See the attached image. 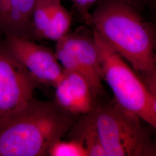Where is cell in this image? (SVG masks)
<instances>
[{
	"label": "cell",
	"mask_w": 156,
	"mask_h": 156,
	"mask_svg": "<svg viewBox=\"0 0 156 156\" xmlns=\"http://www.w3.org/2000/svg\"><path fill=\"white\" fill-rule=\"evenodd\" d=\"M39 84L0 41V121L32 100Z\"/></svg>",
	"instance_id": "obj_5"
},
{
	"label": "cell",
	"mask_w": 156,
	"mask_h": 156,
	"mask_svg": "<svg viewBox=\"0 0 156 156\" xmlns=\"http://www.w3.org/2000/svg\"><path fill=\"white\" fill-rule=\"evenodd\" d=\"M8 50L39 84L54 87L62 78L64 69L55 51L33 40L15 35L5 37Z\"/></svg>",
	"instance_id": "obj_6"
},
{
	"label": "cell",
	"mask_w": 156,
	"mask_h": 156,
	"mask_svg": "<svg viewBox=\"0 0 156 156\" xmlns=\"http://www.w3.org/2000/svg\"><path fill=\"white\" fill-rule=\"evenodd\" d=\"M79 123L78 133L75 136L81 140L88 156H106V152L94 123L89 116Z\"/></svg>",
	"instance_id": "obj_10"
},
{
	"label": "cell",
	"mask_w": 156,
	"mask_h": 156,
	"mask_svg": "<svg viewBox=\"0 0 156 156\" xmlns=\"http://www.w3.org/2000/svg\"><path fill=\"white\" fill-rule=\"evenodd\" d=\"M89 115L106 156H156L155 145L142 120L124 110L115 101L94 107Z\"/></svg>",
	"instance_id": "obj_4"
},
{
	"label": "cell",
	"mask_w": 156,
	"mask_h": 156,
	"mask_svg": "<svg viewBox=\"0 0 156 156\" xmlns=\"http://www.w3.org/2000/svg\"><path fill=\"white\" fill-rule=\"evenodd\" d=\"M72 16L60 2L55 8L45 30L42 39L56 42L69 33Z\"/></svg>",
	"instance_id": "obj_11"
},
{
	"label": "cell",
	"mask_w": 156,
	"mask_h": 156,
	"mask_svg": "<svg viewBox=\"0 0 156 156\" xmlns=\"http://www.w3.org/2000/svg\"><path fill=\"white\" fill-rule=\"evenodd\" d=\"M93 35L100 55L102 78L111 88L115 102L124 110L156 128V94L94 30Z\"/></svg>",
	"instance_id": "obj_3"
},
{
	"label": "cell",
	"mask_w": 156,
	"mask_h": 156,
	"mask_svg": "<svg viewBox=\"0 0 156 156\" xmlns=\"http://www.w3.org/2000/svg\"><path fill=\"white\" fill-rule=\"evenodd\" d=\"M37 0H0V34L32 39L31 19Z\"/></svg>",
	"instance_id": "obj_9"
},
{
	"label": "cell",
	"mask_w": 156,
	"mask_h": 156,
	"mask_svg": "<svg viewBox=\"0 0 156 156\" xmlns=\"http://www.w3.org/2000/svg\"><path fill=\"white\" fill-rule=\"evenodd\" d=\"M128 2L135 6L138 10L150 7L154 4L155 0H127Z\"/></svg>",
	"instance_id": "obj_15"
},
{
	"label": "cell",
	"mask_w": 156,
	"mask_h": 156,
	"mask_svg": "<svg viewBox=\"0 0 156 156\" xmlns=\"http://www.w3.org/2000/svg\"><path fill=\"white\" fill-rule=\"evenodd\" d=\"M75 115L54 101L34 98L0 121V156H48L71 129Z\"/></svg>",
	"instance_id": "obj_2"
},
{
	"label": "cell",
	"mask_w": 156,
	"mask_h": 156,
	"mask_svg": "<svg viewBox=\"0 0 156 156\" xmlns=\"http://www.w3.org/2000/svg\"><path fill=\"white\" fill-rule=\"evenodd\" d=\"M127 0H102L88 24L156 94L154 28Z\"/></svg>",
	"instance_id": "obj_1"
},
{
	"label": "cell",
	"mask_w": 156,
	"mask_h": 156,
	"mask_svg": "<svg viewBox=\"0 0 156 156\" xmlns=\"http://www.w3.org/2000/svg\"><path fill=\"white\" fill-rule=\"evenodd\" d=\"M98 0H73L74 6L84 20L88 23L91 15L89 13L90 8Z\"/></svg>",
	"instance_id": "obj_14"
},
{
	"label": "cell",
	"mask_w": 156,
	"mask_h": 156,
	"mask_svg": "<svg viewBox=\"0 0 156 156\" xmlns=\"http://www.w3.org/2000/svg\"><path fill=\"white\" fill-rule=\"evenodd\" d=\"M71 1H73V0H71Z\"/></svg>",
	"instance_id": "obj_16"
},
{
	"label": "cell",
	"mask_w": 156,
	"mask_h": 156,
	"mask_svg": "<svg viewBox=\"0 0 156 156\" xmlns=\"http://www.w3.org/2000/svg\"><path fill=\"white\" fill-rule=\"evenodd\" d=\"M56 103L73 115H87L94 108V95L86 79L78 73L64 71L53 87Z\"/></svg>",
	"instance_id": "obj_8"
},
{
	"label": "cell",
	"mask_w": 156,
	"mask_h": 156,
	"mask_svg": "<svg viewBox=\"0 0 156 156\" xmlns=\"http://www.w3.org/2000/svg\"><path fill=\"white\" fill-rule=\"evenodd\" d=\"M48 156H88L82 141L74 137L69 140H58L50 146Z\"/></svg>",
	"instance_id": "obj_13"
},
{
	"label": "cell",
	"mask_w": 156,
	"mask_h": 156,
	"mask_svg": "<svg viewBox=\"0 0 156 156\" xmlns=\"http://www.w3.org/2000/svg\"><path fill=\"white\" fill-rule=\"evenodd\" d=\"M71 53L80 67L82 74L86 79L95 97L103 92L100 58L93 33L89 35L78 31L69 33L57 42Z\"/></svg>",
	"instance_id": "obj_7"
},
{
	"label": "cell",
	"mask_w": 156,
	"mask_h": 156,
	"mask_svg": "<svg viewBox=\"0 0 156 156\" xmlns=\"http://www.w3.org/2000/svg\"><path fill=\"white\" fill-rule=\"evenodd\" d=\"M61 0H37L32 19V39H42L51 15Z\"/></svg>",
	"instance_id": "obj_12"
}]
</instances>
